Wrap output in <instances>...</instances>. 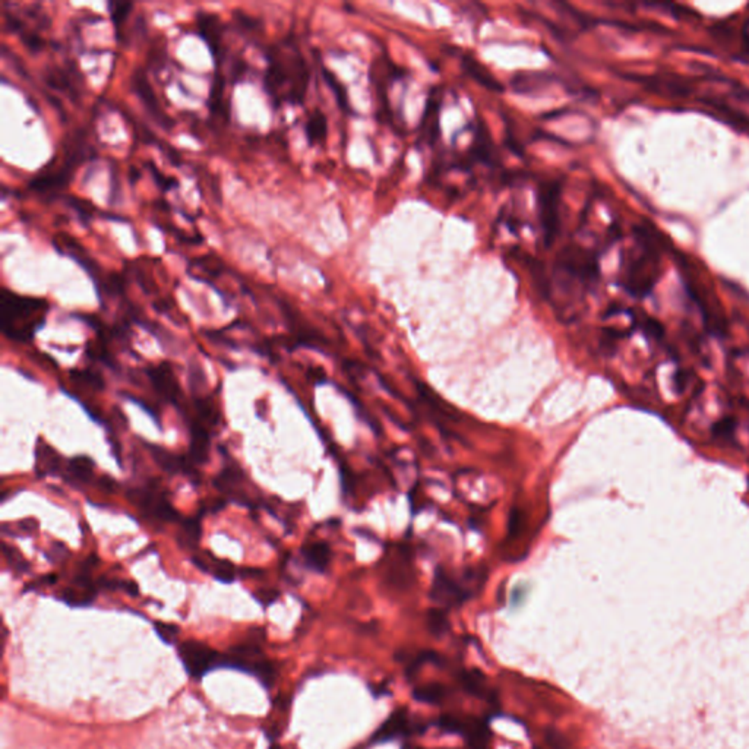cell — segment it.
Returning <instances> with one entry per match:
<instances>
[{
    "label": "cell",
    "mask_w": 749,
    "mask_h": 749,
    "mask_svg": "<svg viewBox=\"0 0 749 749\" xmlns=\"http://www.w3.org/2000/svg\"><path fill=\"white\" fill-rule=\"evenodd\" d=\"M233 18L236 20L238 25L245 29V31H256L258 29V21L252 17H249L247 13H243L242 10H234L233 12Z\"/></svg>",
    "instance_id": "cell-34"
},
{
    "label": "cell",
    "mask_w": 749,
    "mask_h": 749,
    "mask_svg": "<svg viewBox=\"0 0 749 749\" xmlns=\"http://www.w3.org/2000/svg\"><path fill=\"white\" fill-rule=\"evenodd\" d=\"M196 408H198V413L199 416L203 419L210 422L211 424H215L218 422V411L217 408L214 407V404L208 400H198L196 401Z\"/></svg>",
    "instance_id": "cell-31"
},
{
    "label": "cell",
    "mask_w": 749,
    "mask_h": 749,
    "mask_svg": "<svg viewBox=\"0 0 749 749\" xmlns=\"http://www.w3.org/2000/svg\"><path fill=\"white\" fill-rule=\"evenodd\" d=\"M150 449H151V455L154 461L157 463V465L164 470L166 473L169 474H176V473H187V474H195L194 470L190 468V460L185 458V457H180V455H176V454H171L170 451L161 448L158 445H148Z\"/></svg>",
    "instance_id": "cell-12"
},
{
    "label": "cell",
    "mask_w": 749,
    "mask_h": 749,
    "mask_svg": "<svg viewBox=\"0 0 749 749\" xmlns=\"http://www.w3.org/2000/svg\"><path fill=\"white\" fill-rule=\"evenodd\" d=\"M66 202L69 203V207H72L73 210L77 211V214L79 215L81 222L84 224H86L93 218L94 207L90 202H86V201L79 199V198H75V196H66Z\"/></svg>",
    "instance_id": "cell-26"
},
{
    "label": "cell",
    "mask_w": 749,
    "mask_h": 749,
    "mask_svg": "<svg viewBox=\"0 0 749 749\" xmlns=\"http://www.w3.org/2000/svg\"><path fill=\"white\" fill-rule=\"evenodd\" d=\"M330 548L325 543H312L303 548V557L306 565L314 571L324 572L330 564Z\"/></svg>",
    "instance_id": "cell-19"
},
{
    "label": "cell",
    "mask_w": 749,
    "mask_h": 749,
    "mask_svg": "<svg viewBox=\"0 0 749 749\" xmlns=\"http://www.w3.org/2000/svg\"><path fill=\"white\" fill-rule=\"evenodd\" d=\"M49 303L33 296H21L8 288L0 293V328L15 341L31 340L43 327Z\"/></svg>",
    "instance_id": "cell-2"
},
{
    "label": "cell",
    "mask_w": 749,
    "mask_h": 749,
    "mask_svg": "<svg viewBox=\"0 0 749 749\" xmlns=\"http://www.w3.org/2000/svg\"><path fill=\"white\" fill-rule=\"evenodd\" d=\"M128 400H130V401H134V403H135V404H138V406H139V407H141L142 410H145V411H146V413H148V415H150V416H151V417H153V419L155 420V423H157V424L160 426V420H158V413H157V411H155L154 408H148V407H146V406H145V404H146L145 401H142V400H139V399H135V396H132V395H128Z\"/></svg>",
    "instance_id": "cell-36"
},
{
    "label": "cell",
    "mask_w": 749,
    "mask_h": 749,
    "mask_svg": "<svg viewBox=\"0 0 749 749\" xmlns=\"http://www.w3.org/2000/svg\"><path fill=\"white\" fill-rule=\"evenodd\" d=\"M107 8H109V12H110L113 25L116 28V34H117V37L121 38L122 26H123L125 21L128 20L130 10L134 9V3H132V2H109Z\"/></svg>",
    "instance_id": "cell-22"
},
{
    "label": "cell",
    "mask_w": 749,
    "mask_h": 749,
    "mask_svg": "<svg viewBox=\"0 0 749 749\" xmlns=\"http://www.w3.org/2000/svg\"><path fill=\"white\" fill-rule=\"evenodd\" d=\"M735 420L730 419V417H726V419H722L720 422H717L714 426H713V431H714V435L717 438H730L733 435V431H735Z\"/></svg>",
    "instance_id": "cell-32"
},
{
    "label": "cell",
    "mask_w": 749,
    "mask_h": 749,
    "mask_svg": "<svg viewBox=\"0 0 749 749\" xmlns=\"http://www.w3.org/2000/svg\"><path fill=\"white\" fill-rule=\"evenodd\" d=\"M70 375L72 378H75L79 382H84L85 385L91 387L94 389L100 391L105 388V382H102L101 375L95 371H73Z\"/></svg>",
    "instance_id": "cell-28"
},
{
    "label": "cell",
    "mask_w": 749,
    "mask_h": 749,
    "mask_svg": "<svg viewBox=\"0 0 749 749\" xmlns=\"http://www.w3.org/2000/svg\"><path fill=\"white\" fill-rule=\"evenodd\" d=\"M270 749H280V748H278V746H275V745H272V746H271Z\"/></svg>",
    "instance_id": "cell-41"
},
{
    "label": "cell",
    "mask_w": 749,
    "mask_h": 749,
    "mask_svg": "<svg viewBox=\"0 0 749 749\" xmlns=\"http://www.w3.org/2000/svg\"><path fill=\"white\" fill-rule=\"evenodd\" d=\"M458 681L461 686L465 689V693L470 695L481 698V700H492L493 695L488 691V685L484 682V677L479 670H463L458 677Z\"/></svg>",
    "instance_id": "cell-17"
},
{
    "label": "cell",
    "mask_w": 749,
    "mask_h": 749,
    "mask_svg": "<svg viewBox=\"0 0 749 749\" xmlns=\"http://www.w3.org/2000/svg\"><path fill=\"white\" fill-rule=\"evenodd\" d=\"M101 484H102V488H105V489L109 491V492H111V491L114 489V488H113V486H114V481H113L110 477H102V479H101Z\"/></svg>",
    "instance_id": "cell-39"
},
{
    "label": "cell",
    "mask_w": 749,
    "mask_h": 749,
    "mask_svg": "<svg viewBox=\"0 0 749 749\" xmlns=\"http://www.w3.org/2000/svg\"><path fill=\"white\" fill-rule=\"evenodd\" d=\"M196 26L202 40L208 44L217 63L223 53V24L219 21V17L215 13L201 10L196 15Z\"/></svg>",
    "instance_id": "cell-8"
},
{
    "label": "cell",
    "mask_w": 749,
    "mask_h": 749,
    "mask_svg": "<svg viewBox=\"0 0 749 749\" xmlns=\"http://www.w3.org/2000/svg\"><path fill=\"white\" fill-rule=\"evenodd\" d=\"M59 467H61V455L40 440L36 449V473L38 477L56 473Z\"/></svg>",
    "instance_id": "cell-14"
},
{
    "label": "cell",
    "mask_w": 749,
    "mask_h": 749,
    "mask_svg": "<svg viewBox=\"0 0 749 749\" xmlns=\"http://www.w3.org/2000/svg\"><path fill=\"white\" fill-rule=\"evenodd\" d=\"M411 723L408 720V716L404 710H399L392 713L387 720L382 723V726L373 733L372 742L373 743H382L403 738L411 732Z\"/></svg>",
    "instance_id": "cell-11"
},
{
    "label": "cell",
    "mask_w": 749,
    "mask_h": 749,
    "mask_svg": "<svg viewBox=\"0 0 749 749\" xmlns=\"http://www.w3.org/2000/svg\"><path fill=\"white\" fill-rule=\"evenodd\" d=\"M324 77H325V79H327V84H328V85L332 88V90H334L337 98H339L340 106L347 109V107H348V106H347V95L344 94V90H343V86L340 85V82L337 81L335 77L332 75V73L328 72L327 69H324Z\"/></svg>",
    "instance_id": "cell-33"
},
{
    "label": "cell",
    "mask_w": 749,
    "mask_h": 749,
    "mask_svg": "<svg viewBox=\"0 0 749 749\" xmlns=\"http://www.w3.org/2000/svg\"><path fill=\"white\" fill-rule=\"evenodd\" d=\"M44 79H46V84L52 90L63 93L72 100H77L81 95L82 77L77 69L70 70V68L59 66L49 68L46 69V77H44Z\"/></svg>",
    "instance_id": "cell-9"
},
{
    "label": "cell",
    "mask_w": 749,
    "mask_h": 749,
    "mask_svg": "<svg viewBox=\"0 0 749 749\" xmlns=\"http://www.w3.org/2000/svg\"><path fill=\"white\" fill-rule=\"evenodd\" d=\"M117 587H121V589H122L125 593H128V594H130V596H134V597L138 596V585H137L134 581H125V582H122V584H117Z\"/></svg>",
    "instance_id": "cell-38"
},
{
    "label": "cell",
    "mask_w": 749,
    "mask_h": 749,
    "mask_svg": "<svg viewBox=\"0 0 749 749\" xmlns=\"http://www.w3.org/2000/svg\"><path fill=\"white\" fill-rule=\"evenodd\" d=\"M86 154V142L84 138L73 135L66 141L62 164L49 163L41 171H38L29 182V189L34 192L49 195L56 194L59 189H63L75 169L82 163Z\"/></svg>",
    "instance_id": "cell-3"
},
{
    "label": "cell",
    "mask_w": 749,
    "mask_h": 749,
    "mask_svg": "<svg viewBox=\"0 0 749 749\" xmlns=\"http://www.w3.org/2000/svg\"><path fill=\"white\" fill-rule=\"evenodd\" d=\"M304 134L306 139L311 145L324 144L328 134V122L325 114L321 110H314L309 116H307L304 123Z\"/></svg>",
    "instance_id": "cell-15"
},
{
    "label": "cell",
    "mask_w": 749,
    "mask_h": 749,
    "mask_svg": "<svg viewBox=\"0 0 749 749\" xmlns=\"http://www.w3.org/2000/svg\"><path fill=\"white\" fill-rule=\"evenodd\" d=\"M249 674L255 677L262 684V686L271 689L278 678V667L271 660H267L261 656L252 662Z\"/></svg>",
    "instance_id": "cell-20"
},
{
    "label": "cell",
    "mask_w": 749,
    "mask_h": 749,
    "mask_svg": "<svg viewBox=\"0 0 749 749\" xmlns=\"http://www.w3.org/2000/svg\"><path fill=\"white\" fill-rule=\"evenodd\" d=\"M428 628H429L431 633L433 635H436V637L445 635L448 628H449L447 615L442 610H439V609L431 610L429 615H428Z\"/></svg>",
    "instance_id": "cell-24"
},
{
    "label": "cell",
    "mask_w": 749,
    "mask_h": 749,
    "mask_svg": "<svg viewBox=\"0 0 749 749\" xmlns=\"http://www.w3.org/2000/svg\"><path fill=\"white\" fill-rule=\"evenodd\" d=\"M254 597L259 601L262 606H270V605L274 603V601L278 597H280V593H278L277 590H272V589H261L254 594Z\"/></svg>",
    "instance_id": "cell-35"
},
{
    "label": "cell",
    "mask_w": 749,
    "mask_h": 749,
    "mask_svg": "<svg viewBox=\"0 0 749 749\" xmlns=\"http://www.w3.org/2000/svg\"><path fill=\"white\" fill-rule=\"evenodd\" d=\"M154 629H155V634L158 635V638L163 641L164 644H167V645L174 644L176 640H178V637H179V626H176L173 624H166V622L155 621L154 622Z\"/></svg>",
    "instance_id": "cell-27"
},
{
    "label": "cell",
    "mask_w": 749,
    "mask_h": 749,
    "mask_svg": "<svg viewBox=\"0 0 749 749\" xmlns=\"http://www.w3.org/2000/svg\"><path fill=\"white\" fill-rule=\"evenodd\" d=\"M182 536L185 539L182 543H185V545H187L189 548H195L196 543L201 539V520L199 518L186 520L183 523Z\"/></svg>",
    "instance_id": "cell-25"
},
{
    "label": "cell",
    "mask_w": 749,
    "mask_h": 749,
    "mask_svg": "<svg viewBox=\"0 0 749 749\" xmlns=\"http://www.w3.org/2000/svg\"><path fill=\"white\" fill-rule=\"evenodd\" d=\"M546 743L550 749H569L571 743L565 735L555 729H548L545 735Z\"/></svg>",
    "instance_id": "cell-30"
},
{
    "label": "cell",
    "mask_w": 749,
    "mask_h": 749,
    "mask_svg": "<svg viewBox=\"0 0 749 749\" xmlns=\"http://www.w3.org/2000/svg\"><path fill=\"white\" fill-rule=\"evenodd\" d=\"M178 654L186 673L194 679H202L210 672L223 669L224 665V654L195 640L179 644Z\"/></svg>",
    "instance_id": "cell-5"
},
{
    "label": "cell",
    "mask_w": 749,
    "mask_h": 749,
    "mask_svg": "<svg viewBox=\"0 0 749 749\" xmlns=\"http://www.w3.org/2000/svg\"><path fill=\"white\" fill-rule=\"evenodd\" d=\"M561 183L552 180L543 183L539 189V215L543 229V238L549 247L559 233V203Z\"/></svg>",
    "instance_id": "cell-6"
},
{
    "label": "cell",
    "mask_w": 749,
    "mask_h": 749,
    "mask_svg": "<svg viewBox=\"0 0 749 749\" xmlns=\"http://www.w3.org/2000/svg\"><path fill=\"white\" fill-rule=\"evenodd\" d=\"M224 77L217 72L213 79L211 93H210V111L213 116H218V119H229V102L224 101Z\"/></svg>",
    "instance_id": "cell-16"
},
{
    "label": "cell",
    "mask_w": 749,
    "mask_h": 749,
    "mask_svg": "<svg viewBox=\"0 0 749 749\" xmlns=\"http://www.w3.org/2000/svg\"><path fill=\"white\" fill-rule=\"evenodd\" d=\"M21 525H22L24 528H26V530H29V532H33V530H36V528H37V525H38V524H37V521H36V520H25L24 523H21Z\"/></svg>",
    "instance_id": "cell-40"
},
{
    "label": "cell",
    "mask_w": 749,
    "mask_h": 749,
    "mask_svg": "<svg viewBox=\"0 0 749 749\" xmlns=\"http://www.w3.org/2000/svg\"><path fill=\"white\" fill-rule=\"evenodd\" d=\"M148 376L153 382L154 389L163 396V399L170 403H178L180 396V387L167 363H161L157 368L148 369Z\"/></svg>",
    "instance_id": "cell-10"
},
{
    "label": "cell",
    "mask_w": 749,
    "mask_h": 749,
    "mask_svg": "<svg viewBox=\"0 0 749 749\" xmlns=\"http://www.w3.org/2000/svg\"><path fill=\"white\" fill-rule=\"evenodd\" d=\"M210 435L201 423L190 424V445L189 460L192 464H203L208 460Z\"/></svg>",
    "instance_id": "cell-13"
},
{
    "label": "cell",
    "mask_w": 749,
    "mask_h": 749,
    "mask_svg": "<svg viewBox=\"0 0 749 749\" xmlns=\"http://www.w3.org/2000/svg\"><path fill=\"white\" fill-rule=\"evenodd\" d=\"M413 697L423 704H440L447 697V688L442 684H424L415 689Z\"/></svg>",
    "instance_id": "cell-21"
},
{
    "label": "cell",
    "mask_w": 749,
    "mask_h": 749,
    "mask_svg": "<svg viewBox=\"0 0 749 749\" xmlns=\"http://www.w3.org/2000/svg\"><path fill=\"white\" fill-rule=\"evenodd\" d=\"M151 171H154V178H155L157 183H158V185L161 186V189H166V190H169V189H170V186H171V185H174V180H171V179H166V178H164V176H161V174H160V173H158V171L155 170V167H154V166L151 167Z\"/></svg>",
    "instance_id": "cell-37"
},
{
    "label": "cell",
    "mask_w": 749,
    "mask_h": 749,
    "mask_svg": "<svg viewBox=\"0 0 749 749\" xmlns=\"http://www.w3.org/2000/svg\"><path fill=\"white\" fill-rule=\"evenodd\" d=\"M263 86L274 106L300 105L309 84V69L296 46L277 44L267 49Z\"/></svg>",
    "instance_id": "cell-1"
},
{
    "label": "cell",
    "mask_w": 749,
    "mask_h": 749,
    "mask_svg": "<svg viewBox=\"0 0 749 749\" xmlns=\"http://www.w3.org/2000/svg\"><path fill=\"white\" fill-rule=\"evenodd\" d=\"M213 576L222 582H233L234 581V577H236V571H234V566L227 562V561H217L215 565L213 566Z\"/></svg>",
    "instance_id": "cell-29"
},
{
    "label": "cell",
    "mask_w": 749,
    "mask_h": 749,
    "mask_svg": "<svg viewBox=\"0 0 749 749\" xmlns=\"http://www.w3.org/2000/svg\"><path fill=\"white\" fill-rule=\"evenodd\" d=\"M477 581L481 582L483 576L477 574L476 571H468L465 580L461 582L460 580L449 576L447 571L438 569L432 585L431 597L439 605L458 606L473 596V584H476Z\"/></svg>",
    "instance_id": "cell-4"
},
{
    "label": "cell",
    "mask_w": 749,
    "mask_h": 749,
    "mask_svg": "<svg viewBox=\"0 0 749 749\" xmlns=\"http://www.w3.org/2000/svg\"><path fill=\"white\" fill-rule=\"evenodd\" d=\"M130 90L141 100L145 110L151 114L153 119L163 128H171L173 122L170 117L166 114V111L161 107L160 101L155 95V91L150 84L148 77L144 72V69H135L130 77Z\"/></svg>",
    "instance_id": "cell-7"
},
{
    "label": "cell",
    "mask_w": 749,
    "mask_h": 749,
    "mask_svg": "<svg viewBox=\"0 0 749 749\" xmlns=\"http://www.w3.org/2000/svg\"><path fill=\"white\" fill-rule=\"evenodd\" d=\"M69 472L73 479L90 481L94 473V463L88 457H75L69 461Z\"/></svg>",
    "instance_id": "cell-23"
},
{
    "label": "cell",
    "mask_w": 749,
    "mask_h": 749,
    "mask_svg": "<svg viewBox=\"0 0 749 749\" xmlns=\"http://www.w3.org/2000/svg\"><path fill=\"white\" fill-rule=\"evenodd\" d=\"M463 66H464L465 72L468 73L470 77H472L473 79H476L477 82L483 84L484 86H488L489 90L502 91V86H501V84H499V81L492 75V73L486 68H484L481 63H479L476 59L470 57V56L463 57Z\"/></svg>",
    "instance_id": "cell-18"
}]
</instances>
